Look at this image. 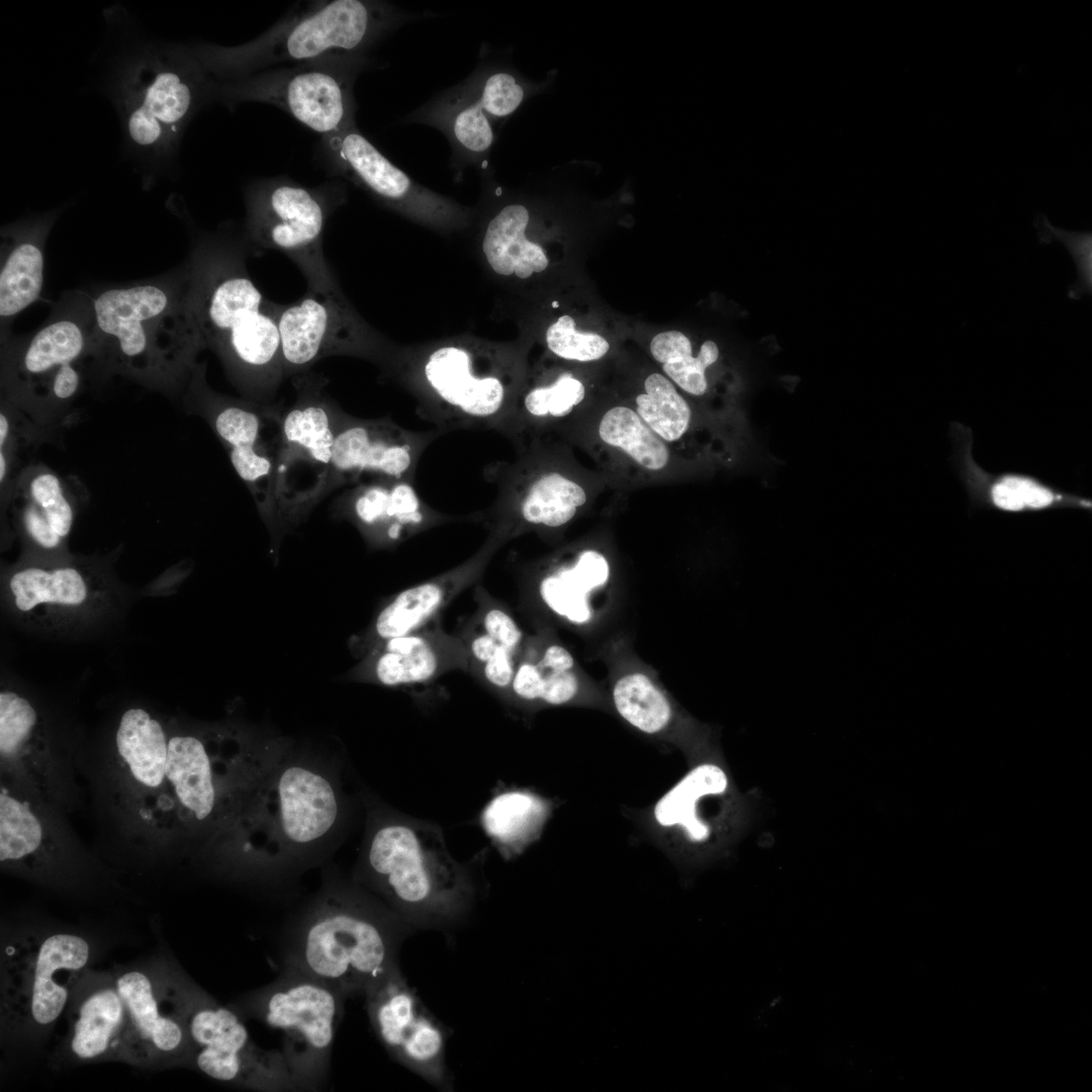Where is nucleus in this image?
I'll return each instance as SVG.
<instances>
[{"mask_svg": "<svg viewBox=\"0 0 1092 1092\" xmlns=\"http://www.w3.org/2000/svg\"><path fill=\"white\" fill-rule=\"evenodd\" d=\"M335 510L376 549L395 547L432 528L462 520L429 507L411 480L380 479L348 486L336 499Z\"/></svg>", "mask_w": 1092, "mask_h": 1092, "instance_id": "obj_27", "label": "nucleus"}, {"mask_svg": "<svg viewBox=\"0 0 1092 1092\" xmlns=\"http://www.w3.org/2000/svg\"><path fill=\"white\" fill-rule=\"evenodd\" d=\"M60 1058L71 1064L126 1060L127 1015L112 971L86 970L68 1007Z\"/></svg>", "mask_w": 1092, "mask_h": 1092, "instance_id": "obj_28", "label": "nucleus"}, {"mask_svg": "<svg viewBox=\"0 0 1092 1092\" xmlns=\"http://www.w3.org/2000/svg\"><path fill=\"white\" fill-rule=\"evenodd\" d=\"M0 757L5 778L61 806L57 760L40 716L27 698L10 690L0 693Z\"/></svg>", "mask_w": 1092, "mask_h": 1092, "instance_id": "obj_33", "label": "nucleus"}, {"mask_svg": "<svg viewBox=\"0 0 1092 1092\" xmlns=\"http://www.w3.org/2000/svg\"><path fill=\"white\" fill-rule=\"evenodd\" d=\"M13 604L19 612L29 613L40 606L79 607L88 599L84 575L75 567L43 568L28 566L9 579Z\"/></svg>", "mask_w": 1092, "mask_h": 1092, "instance_id": "obj_40", "label": "nucleus"}, {"mask_svg": "<svg viewBox=\"0 0 1092 1092\" xmlns=\"http://www.w3.org/2000/svg\"><path fill=\"white\" fill-rule=\"evenodd\" d=\"M475 603L476 611L472 618L478 626L518 658L525 639L513 616L481 586L475 588Z\"/></svg>", "mask_w": 1092, "mask_h": 1092, "instance_id": "obj_49", "label": "nucleus"}, {"mask_svg": "<svg viewBox=\"0 0 1092 1092\" xmlns=\"http://www.w3.org/2000/svg\"><path fill=\"white\" fill-rule=\"evenodd\" d=\"M503 545L487 535L480 548L459 565L396 594L354 640V648L364 656L382 642L412 633L440 617L458 595L480 580Z\"/></svg>", "mask_w": 1092, "mask_h": 1092, "instance_id": "obj_30", "label": "nucleus"}, {"mask_svg": "<svg viewBox=\"0 0 1092 1092\" xmlns=\"http://www.w3.org/2000/svg\"><path fill=\"white\" fill-rule=\"evenodd\" d=\"M612 700L620 717L647 735L663 732L673 718L667 697L642 672L621 676L613 687Z\"/></svg>", "mask_w": 1092, "mask_h": 1092, "instance_id": "obj_44", "label": "nucleus"}, {"mask_svg": "<svg viewBox=\"0 0 1092 1092\" xmlns=\"http://www.w3.org/2000/svg\"><path fill=\"white\" fill-rule=\"evenodd\" d=\"M169 738L161 721L144 708L125 710L115 733L117 762L136 795L141 815L165 786Z\"/></svg>", "mask_w": 1092, "mask_h": 1092, "instance_id": "obj_36", "label": "nucleus"}, {"mask_svg": "<svg viewBox=\"0 0 1092 1092\" xmlns=\"http://www.w3.org/2000/svg\"><path fill=\"white\" fill-rule=\"evenodd\" d=\"M322 140L333 169L388 209L445 236L474 225L476 209L416 182L382 155L356 123Z\"/></svg>", "mask_w": 1092, "mask_h": 1092, "instance_id": "obj_18", "label": "nucleus"}, {"mask_svg": "<svg viewBox=\"0 0 1092 1092\" xmlns=\"http://www.w3.org/2000/svg\"><path fill=\"white\" fill-rule=\"evenodd\" d=\"M738 795L721 762L702 760L656 801L652 819L661 830L705 850L732 831L742 805Z\"/></svg>", "mask_w": 1092, "mask_h": 1092, "instance_id": "obj_24", "label": "nucleus"}, {"mask_svg": "<svg viewBox=\"0 0 1092 1092\" xmlns=\"http://www.w3.org/2000/svg\"><path fill=\"white\" fill-rule=\"evenodd\" d=\"M90 354L141 380L175 386L193 374L205 348L190 300L188 265L91 296Z\"/></svg>", "mask_w": 1092, "mask_h": 1092, "instance_id": "obj_4", "label": "nucleus"}, {"mask_svg": "<svg viewBox=\"0 0 1092 1092\" xmlns=\"http://www.w3.org/2000/svg\"><path fill=\"white\" fill-rule=\"evenodd\" d=\"M361 877L400 913L427 919L461 912L471 894L467 869L435 824L382 812L368 826Z\"/></svg>", "mask_w": 1092, "mask_h": 1092, "instance_id": "obj_10", "label": "nucleus"}, {"mask_svg": "<svg viewBox=\"0 0 1092 1092\" xmlns=\"http://www.w3.org/2000/svg\"><path fill=\"white\" fill-rule=\"evenodd\" d=\"M556 360V359H555ZM527 369L513 408L500 431L514 444L556 436L596 400L584 376L559 365Z\"/></svg>", "mask_w": 1092, "mask_h": 1092, "instance_id": "obj_32", "label": "nucleus"}, {"mask_svg": "<svg viewBox=\"0 0 1092 1092\" xmlns=\"http://www.w3.org/2000/svg\"><path fill=\"white\" fill-rule=\"evenodd\" d=\"M622 397L681 457L700 465L726 457L731 445L725 418L692 403L662 372L645 374L638 389Z\"/></svg>", "mask_w": 1092, "mask_h": 1092, "instance_id": "obj_26", "label": "nucleus"}, {"mask_svg": "<svg viewBox=\"0 0 1092 1092\" xmlns=\"http://www.w3.org/2000/svg\"><path fill=\"white\" fill-rule=\"evenodd\" d=\"M112 97L119 113L125 142L146 163L159 166L172 159L178 144L167 128L125 87L113 84Z\"/></svg>", "mask_w": 1092, "mask_h": 1092, "instance_id": "obj_43", "label": "nucleus"}, {"mask_svg": "<svg viewBox=\"0 0 1092 1092\" xmlns=\"http://www.w3.org/2000/svg\"><path fill=\"white\" fill-rule=\"evenodd\" d=\"M366 62L364 55H333L237 80H210V100L269 103L324 138L355 124L353 87Z\"/></svg>", "mask_w": 1092, "mask_h": 1092, "instance_id": "obj_14", "label": "nucleus"}, {"mask_svg": "<svg viewBox=\"0 0 1092 1092\" xmlns=\"http://www.w3.org/2000/svg\"><path fill=\"white\" fill-rule=\"evenodd\" d=\"M96 953L94 939L69 928L25 926L3 932L2 1043L22 1050L42 1044Z\"/></svg>", "mask_w": 1092, "mask_h": 1092, "instance_id": "obj_8", "label": "nucleus"}, {"mask_svg": "<svg viewBox=\"0 0 1092 1092\" xmlns=\"http://www.w3.org/2000/svg\"><path fill=\"white\" fill-rule=\"evenodd\" d=\"M649 352L660 365L662 373L689 396L704 397L710 388L707 370L719 359V348L713 341L702 344L694 355L690 339L678 331H666L655 335Z\"/></svg>", "mask_w": 1092, "mask_h": 1092, "instance_id": "obj_41", "label": "nucleus"}, {"mask_svg": "<svg viewBox=\"0 0 1092 1092\" xmlns=\"http://www.w3.org/2000/svg\"><path fill=\"white\" fill-rule=\"evenodd\" d=\"M515 445L512 462L488 468L497 487L494 502L473 514V521L503 544L528 531L567 527L609 489L602 474L583 466L573 447L557 436Z\"/></svg>", "mask_w": 1092, "mask_h": 1092, "instance_id": "obj_9", "label": "nucleus"}, {"mask_svg": "<svg viewBox=\"0 0 1092 1092\" xmlns=\"http://www.w3.org/2000/svg\"><path fill=\"white\" fill-rule=\"evenodd\" d=\"M468 656V672L500 701H509L517 658L472 618L457 631Z\"/></svg>", "mask_w": 1092, "mask_h": 1092, "instance_id": "obj_45", "label": "nucleus"}, {"mask_svg": "<svg viewBox=\"0 0 1092 1092\" xmlns=\"http://www.w3.org/2000/svg\"><path fill=\"white\" fill-rule=\"evenodd\" d=\"M29 502L23 523L29 537L44 549H55L69 535L73 510L59 478L52 473L36 475L28 486Z\"/></svg>", "mask_w": 1092, "mask_h": 1092, "instance_id": "obj_42", "label": "nucleus"}, {"mask_svg": "<svg viewBox=\"0 0 1092 1092\" xmlns=\"http://www.w3.org/2000/svg\"><path fill=\"white\" fill-rule=\"evenodd\" d=\"M282 350L284 377L308 372L318 360L352 356L383 368L396 344L370 326L339 285L309 290L288 305L274 303Z\"/></svg>", "mask_w": 1092, "mask_h": 1092, "instance_id": "obj_17", "label": "nucleus"}, {"mask_svg": "<svg viewBox=\"0 0 1092 1092\" xmlns=\"http://www.w3.org/2000/svg\"><path fill=\"white\" fill-rule=\"evenodd\" d=\"M53 805L5 778L0 789V861L4 871L47 886H78L87 863L68 844Z\"/></svg>", "mask_w": 1092, "mask_h": 1092, "instance_id": "obj_20", "label": "nucleus"}, {"mask_svg": "<svg viewBox=\"0 0 1092 1092\" xmlns=\"http://www.w3.org/2000/svg\"><path fill=\"white\" fill-rule=\"evenodd\" d=\"M326 380L293 378L295 400L280 414L275 469L279 521H296L329 492L334 446L346 415L325 392Z\"/></svg>", "mask_w": 1092, "mask_h": 1092, "instance_id": "obj_15", "label": "nucleus"}, {"mask_svg": "<svg viewBox=\"0 0 1092 1092\" xmlns=\"http://www.w3.org/2000/svg\"><path fill=\"white\" fill-rule=\"evenodd\" d=\"M383 371L440 431H500L527 373L518 345L468 333L396 345Z\"/></svg>", "mask_w": 1092, "mask_h": 1092, "instance_id": "obj_2", "label": "nucleus"}, {"mask_svg": "<svg viewBox=\"0 0 1092 1092\" xmlns=\"http://www.w3.org/2000/svg\"><path fill=\"white\" fill-rule=\"evenodd\" d=\"M175 987L190 1043L189 1068L248 1089L297 1090L281 1053L259 1046L238 1011L218 1004L178 964Z\"/></svg>", "mask_w": 1092, "mask_h": 1092, "instance_id": "obj_13", "label": "nucleus"}, {"mask_svg": "<svg viewBox=\"0 0 1092 1092\" xmlns=\"http://www.w3.org/2000/svg\"><path fill=\"white\" fill-rule=\"evenodd\" d=\"M415 114L414 120L434 125L446 134L455 159L476 164L488 157L494 143L492 123L469 80Z\"/></svg>", "mask_w": 1092, "mask_h": 1092, "instance_id": "obj_37", "label": "nucleus"}, {"mask_svg": "<svg viewBox=\"0 0 1092 1092\" xmlns=\"http://www.w3.org/2000/svg\"><path fill=\"white\" fill-rule=\"evenodd\" d=\"M213 428L231 462L268 523L275 521V469L280 438L279 410L253 400L208 394Z\"/></svg>", "mask_w": 1092, "mask_h": 1092, "instance_id": "obj_25", "label": "nucleus"}, {"mask_svg": "<svg viewBox=\"0 0 1092 1092\" xmlns=\"http://www.w3.org/2000/svg\"><path fill=\"white\" fill-rule=\"evenodd\" d=\"M344 998L326 983L283 967L273 982L244 994L232 1007L244 1020L279 1032V1051L297 1090H317L328 1078Z\"/></svg>", "mask_w": 1092, "mask_h": 1092, "instance_id": "obj_11", "label": "nucleus"}, {"mask_svg": "<svg viewBox=\"0 0 1092 1092\" xmlns=\"http://www.w3.org/2000/svg\"><path fill=\"white\" fill-rule=\"evenodd\" d=\"M1003 481L1017 491L1024 506L1033 509L1043 508L1049 506L1054 499L1053 493L1049 489L1030 479L1018 476H1007Z\"/></svg>", "mask_w": 1092, "mask_h": 1092, "instance_id": "obj_50", "label": "nucleus"}, {"mask_svg": "<svg viewBox=\"0 0 1092 1092\" xmlns=\"http://www.w3.org/2000/svg\"><path fill=\"white\" fill-rule=\"evenodd\" d=\"M544 566L537 582L543 605L570 624L589 622V594L611 577L609 555L599 547L581 546L555 555Z\"/></svg>", "mask_w": 1092, "mask_h": 1092, "instance_id": "obj_35", "label": "nucleus"}, {"mask_svg": "<svg viewBox=\"0 0 1092 1092\" xmlns=\"http://www.w3.org/2000/svg\"><path fill=\"white\" fill-rule=\"evenodd\" d=\"M365 994L371 1023L387 1050L411 1068L439 1079L443 1073V1033L397 968Z\"/></svg>", "mask_w": 1092, "mask_h": 1092, "instance_id": "obj_31", "label": "nucleus"}, {"mask_svg": "<svg viewBox=\"0 0 1092 1092\" xmlns=\"http://www.w3.org/2000/svg\"><path fill=\"white\" fill-rule=\"evenodd\" d=\"M443 433L414 432L390 420L346 414L335 441L329 492L380 479L413 481L422 453Z\"/></svg>", "mask_w": 1092, "mask_h": 1092, "instance_id": "obj_23", "label": "nucleus"}, {"mask_svg": "<svg viewBox=\"0 0 1092 1092\" xmlns=\"http://www.w3.org/2000/svg\"><path fill=\"white\" fill-rule=\"evenodd\" d=\"M114 83L134 93L177 143L210 100L209 78L182 46H147L122 62Z\"/></svg>", "mask_w": 1092, "mask_h": 1092, "instance_id": "obj_22", "label": "nucleus"}, {"mask_svg": "<svg viewBox=\"0 0 1092 1092\" xmlns=\"http://www.w3.org/2000/svg\"><path fill=\"white\" fill-rule=\"evenodd\" d=\"M411 17L382 1H317L290 13L249 42L185 48L211 81L225 82L333 55H364Z\"/></svg>", "mask_w": 1092, "mask_h": 1092, "instance_id": "obj_7", "label": "nucleus"}, {"mask_svg": "<svg viewBox=\"0 0 1092 1092\" xmlns=\"http://www.w3.org/2000/svg\"><path fill=\"white\" fill-rule=\"evenodd\" d=\"M173 959L160 957L112 970L127 1015L126 1060L149 1070L190 1066Z\"/></svg>", "mask_w": 1092, "mask_h": 1092, "instance_id": "obj_19", "label": "nucleus"}, {"mask_svg": "<svg viewBox=\"0 0 1092 1092\" xmlns=\"http://www.w3.org/2000/svg\"><path fill=\"white\" fill-rule=\"evenodd\" d=\"M556 436L585 452L614 491L681 481L701 467L670 449L622 396L596 398Z\"/></svg>", "mask_w": 1092, "mask_h": 1092, "instance_id": "obj_12", "label": "nucleus"}, {"mask_svg": "<svg viewBox=\"0 0 1092 1092\" xmlns=\"http://www.w3.org/2000/svg\"><path fill=\"white\" fill-rule=\"evenodd\" d=\"M9 432V423L5 414L2 412L0 415V447L2 448Z\"/></svg>", "mask_w": 1092, "mask_h": 1092, "instance_id": "obj_52", "label": "nucleus"}, {"mask_svg": "<svg viewBox=\"0 0 1092 1092\" xmlns=\"http://www.w3.org/2000/svg\"><path fill=\"white\" fill-rule=\"evenodd\" d=\"M992 498L997 507L1008 511H1019L1025 507L1017 491L1003 480L993 486Z\"/></svg>", "mask_w": 1092, "mask_h": 1092, "instance_id": "obj_51", "label": "nucleus"}, {"mask_svg": "<svg viewBox=\"0 0 1092 1092\" xmlns=\"http://www.w3.org/2000/svg\"><path fill=\"white\" fill-rule=\"evenodd\" d=\"M333 204L327 190L286 178L258 181L246 194L244 242L253 250L285 254L301 271L309 290L338 285L323 251V234Z\"/></svg>", "mask_w": 1092, "mask_h": 1092, "instance_id": "obj_16", "label": "nucleus"}, {"mask_svg": "<svg viewBox=\"0 0 1092 1092\" xmlns=\"http://www.w3.org/2000/svg\"><path fill=\"white\" fill-rule=\"evenodd\" d=\"M544 344L551 357L570 364L600 361L611 349L603 336L578 331L574 318L568 313L560 314L549 323L544 333Z\"/></svg>", "mask_w": 1092, "mask_h": 1092, "instance_id": "obj_46", "label": "nucleus"}, {"mask_svg": "<svg viewBox=\"0 0 1092 1092\" xmlns=\"http://www.w3.org/2000/svg\"><path fill=\"white\" fill-rule=\"evenodd\" d=\"M289 750L235 731L170 735L166 782L143 816L163 829L211 837L251 786Z\"/></svg>", "mask_w": 1092, "mask_h": 1092, "instance_id": "obj_5", "label": "nucleus"}, {"mask_svg": "<svg viewBox=\"0 0 1092 1092\" xmlns=\"http://www.w3.org/2000/svg\"><path fill=\"white\" fill-rule=\"evenodd\" d=\"M59 211L21 219L1 230V329L39 299L44 283V246Z\"/></svg>", "mask_w": 1092, "mask_h": 1092, "instance_id": "obj_34", "label": "nucleus"}, {"mask_svg": "<svg viewBox=\"0 0 1092 1092\" xmlns=\"http://www.w3.org/2000/svg\"><path fill=\"white\" fill-rule=\"evenodd\" d=\"M579 689L572 655L562 645L550 643L540 651L522 648L509 701L562 706L574 701Z\"/></svg>", "mask_w": 1092, "mask_h": 1092, "instance_id": "obj_38", "label": "nucleus"}, {"mask_svg": "<svg viewBox=\"0 0 1092 1092\" xmlns=\"http://www.w3.org/2000/svg\"><path fill=\"white\" fill-rule=\"evenodd\" d=\"M460 635L446 632L435 618L420 629L370 650L350 672L354 680L389 688L428 684L454 671L468 672Z\"/></svg>", "mask_w": 1092, "mask_h": 1092, "instance_id": "obj_29", "label": "nucleus"}, {"mask_svg": "<svg viewBox=\"0 0 1092 1092\" xmlns=\"http://www.w3.org/2000/svg\"><path fill=\"white\" fill-rule=\"evenodd\" d=\"M243 256L225 240H200L187 263L190 300L205 348L251 400L263 403L284 377L281 339L274 303L249 276Z\"/></svg>", "mask_w": 1092, "mask_h": 1092, "instance_id": "obj_3", "label": "nucleus"}, {"mask_svg": "<svg viewBox=\"0 0 1092 1092\" xmlns=\"http://www.w3.org/2000/svg\"><path fill=\"white\" fill-rule=\"evenodd\" d=\"M395 946L388 914L357 889L328 877L286 926L282 962L346 996L366 992L395 969Z\"/></svg>", "mask_w": 1092, "mask_h": 1092, "instance_id": "obj_6", "label": "nucleus"}, {"mask_svg": "<svg viewBox=\"0 0 1092 1092\" xmlns=\"http://www.w3.org/2000/svg\"><path fill=\"white\" fill-rule=\"evenodd\" d=\"M550 802L525 789L494 794L480 814V825L505 859L520 854L541 833Z\"/></svg>", "mask_w": 1092, "mask_h": 1092, "instance_id": "obj_39", "label": "nucleus"}, {"mask_svg": "<svg viewBox=\"0 0 1092 1092\" xmlns=\"http://www.w3.org/2000/svg\"><path fill=\"white\" fill-rule=\"evenodd\" d=\"M342 812L331 772L288 750L251 786L211 839L226 872L272 878L303 863L337 830Z\"/></svg>", "mask_w": 1092, "mask_h": 1092, "instance_id": "obj_1", "label": "nucleus"}, {"mask_svg": "<svg viewBox=\"0 0 1092 1092\" xmlns=\"http://www.w3.org/2000/svg\"><path fill=\"white\" fill-rule=\"evenodd\" d=\"M1041 243H1051L1053 239L1061 242L1071 254L1077 268V281L1069 286L1068 296L1079 299L1083 294H1092V233L1071 232L1054 226L1042 215L1035 221Z\"/></svg>", "mask_w": 1092, "mask_h": 1092, "instance_id": "obj_48", "label": "nucleus"}, {"mask_svg": "<svg viewBox=\"0 0 1092 1092\" xmlns=\"http://www.w3.org/2000/svg\"><path fill=\"white\" fill-rule=\"evenodd\" d=\"M478 102L490 120L502 119L518 109L525 89L517 78L502 69H492L469 79Z\"/></svg>", "mask_w": 1092, "mask_h": 1092, "instance_id": "obj_47", "label": "nucleus"}, {"mask_svg": "<svg viewBox=\"0 0 1092 1092\" xmlns=\"http://www.w3.org/2000/svg\"><path fill=\"white\" fill-rule=\"evenodd\" d=\"M6 470H7V461H6V457L4 455L3 450L1 449L0 450V480H1V482H3V479L5 478Z\"/></svg>", "mask_w": 1092, "mask_h": 1092, "instance_id": "obj_53", "label": "nucleus"}, {"mask_svg": "<svg viewBox=\"0 0 1092 1092\" xmlns=\"http://www.w3.org/2000/svg\"><path fill=\"white\" fill-rule=\"evenodd\" d=\"M92 332L91 296H65L37 331L10 344L8 372L16 389L56 401L70 399L81 380L76 363L91 352Z\"/></svg>", "mask_w": 1092, "mask_h": 1092, "instance_id": "obj_21", "label": "nucleus"}]
</instances>
